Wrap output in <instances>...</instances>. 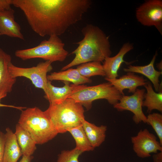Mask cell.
Returning a JSON list of instances; mask_svg holds the SVG:
<instances>
[{"label": "cell", "instance_id": "obj_1", "mask_svg": "<svg viewBox=\"0 0 162 162\" xmlns=\"http://www.w3.org/2000/svg\"><path fill=\"white\" fill-rule=\"evenodd\" d=\"M90 0H12L32 30L40 36H58L80 20L90 8Z\"/></svg>", "mask_w": 162, "mask_h": 162}, {"label": "cell", "instance_id": "obj_2", "mask_svg": "<svg viewBox=\"0 0 162 162\" xmlns=\"http://www.w3.org/2000/svg\"><path fill=\"white\" fill-rule=\"evenodd\" d=\"M83 39L76 43L78 46L72 53L74 58L64 66V70L75 66L93 61L102 62L112 54L109 37L98 26L88 24L82 28Z\"/></svg>", "mask_w": 162, "mask_h": 162}, {"label": "cell", "instance_id": "obj_3", "mask_svg": "<svg viewBox=\"0 0 162 162\" xmlns=\"http://www.w3.org/2000/svg\"><path fill=\"white\" fill-rule=\"evenodd\" d=\"M44 112L58 134L81 125L85 119L83 106L70 98L60 103L50 104Z\"/></svg>", "mask_w": 162, "mask_h": 162}, {"label": "cell", "instance_id": "obj_4", "mask_svg": "<svg viewBox=\"0 0 162 162\" xmlns=\"http://www.w3.org/2000/svg\"><path fill=\"white\" fill-rule=\"evenodd\" d=\"M18 124L31 136L37 144H43L58 134L44 111L37 107L21 111Z\"/></svg>", "mask_w": 162, "mask_h": 162}, {"label": "cell", "instance_id": "obj_5", "mask_svg": "<svg viewBox=\"0 0 162 162\" xmlns=\"http://www.w3.org/2000/svg\"><path fill=\"white\" fill-rule=\"evenodd\" d=\"M72 92L69 98L90 110L92 102L99 99L106 100L110 104L114 105L118 103L122 95L110 82L88 86L84 84H70Z\"/></svg>", "mask_w": 162, "mask_h": 162}, {"label": "cell", "instance_id": "obj_6", "mask_svg": "<svg viewBox=\"0 0 162 162\" xmlns=\"http://www.w3.org/2000/svg\"><path fill=\"white\" fill-rule=\"evenodd\" d=\"M64 44L58 36H50L47 40L42 41L38 46L33 47L16 50L15 56L26 60L34 58H40L52 63L63 62L68 53L64 48Z\"/></svg>", "mask_w": 162, "mask_h": 162}, {"label": "cell", "instance_id": "obj_7", "mask_svg": "<svg viewBox=\"0 0 162 162\" xmlns=\"http://www.w3.org/2000/svg\"><path fill=\"white\" fill-rule=\"evenodd\" d=\"M52 63L50 61H45L39 63L35 66L22 68L15 65L11 62L8 68L13 78L26 77L31 81L35 88L43 89L45 94L46 92L48 81L47 74L53 69Z\"/></svg>", "mask_w": 162, "mask_h": 162}, {"label": "cell", "instance_id": "obj_8", "mask_svg": "<svg viewBox=\"0 0 162 162\" xmlns=\"http://www.w3.org/2000/svg\"><path fill=\"white\" fill-rule=\"evenodd\" d=\"M137 21L142 25L154 26L162 35V1L148 0L137 8L136 11Z\"/></svg>", "mask_w": 162, "mask_h": 162}, {"label": "cell", "instance_id": "obj_9", "mask_svg": "<svg viewBox=\"0 0 162 162\" xmlns=\"http://www.w3.org/2000/svg\"><path fill=\"white\" fill-rule=\"evenodd\" d=\"M145 93V89L137 88L131 95H122L119 102L114 105V107L119 111H131L134 114L133 119L136 124L141 122L147 123V117L142 110Z\"/></svg>", "mask_w": 162, "mask_h": 162}, {"label": "cell", "instance_id": "obj_10", "mask_svg": "<svg viewBox=\"0 0 162 162\" xmlns=\"http://www.w3.org/2000/svg\"><path fill=\"white\" fill-rule=\"evenodd\" d=\"M131 141L134 151L140 158L148 157L152 153L162 151V145L147 129L140 130L136 136L131 137Z\"/></svg>", "mask_w": 162, "mask_h": 162}, {"label": "cell", "instance_id": "obj_11", "mask_svg": "<svg viewBox=\"0 0 162 162\" xmlns=\"http://www.w3.org/2000/svg\"><path fill=\"white\" fill-rule=\"evenodd\" d=\"M134 48L133 45L129 43L124 44L118 53L115 56L106 58L103 65L105 73V79H114L118 76V71L123 62L128 63L124 60V57Z\"/></svg>", "mask_w": 162, "mask_h": 162}, {"label": "cell", "instance_id": "obj_12", "mask_svg": "<svg viewBox=\"0 0 162 162\" xmlns=\"http://www.w3.org/2000/svg\"><path fill=\"white\" fill-rule=\"evenodd\" d=\"M20 25L14 19V10L11 8L0 12V34L24 40Z\"/></svg>", "mask_w": 162, "mask_h": 162}, {"label": "cell", "instance_id": "obj_13", "mask_svg": "<svg viewBox=\"0 0 162 162\" xmlns=\"http://www.w3.org/2000/svg\"><path fill=\"white\" fill-rule=\"evenodd\" d=\"M105 80L113 85L122 95H124L123 91L124 89H128L129 93L133 94L138 87L144 86L147 82V80L144 79L143 76L130 72H127L126 74L119 78Z\"/></svg>", "mask_w": 162, "mask_h": 162}, {"label": "cell", "instance_id": "obj_14", "mask_svg": "<svg viewBox=\"0 0 162 162\" xmlns=\"http://www.w3.org/2000/svg\"><path fill=\"white\" fill-rule=\"evenodd\" d=\"M157 55L156 51L151 62L147 65L142 66L130 65L127 68H124L123 70L125 72L138 73L145 76L153 83L155 90L159 92L162 91V83H160L159 80V78L162 74V71L156 70L154 67Z\"/></svg>", "mask_w": 162, "mask_h": 162}, {"label": "cell", "instance_id": "obj_15", "mask_svg": "<svg viewBox=\"0 0 162 162\" xmlns=\"http://www.w3.org/2000/svg\"><path fill=\"white\" fill-rule=\"evenodd\" d=\"M11 57L0 48V93L4 92L10 93L16 81V78L10 75L8 67L11 62Z\"/></svg>", "mask_w": 162, "mask_h": 162}, {"label": "cell", "instance_id": "obj_16", "mask_svg": "<svg viewBox=\"0 0 162 162\" xmlns=\"http://www.w3.org/2000/svg\"><path fill=\"white\" fill-rule=\"evenodd\" d=\"M3 162H17L22 155L14 133L9 128L6 129Z\"/></svg>", "mask_w": 162, "mask_h": 162}, {"label": "cell", "instance_id": "obj_17", "mask_svg": "<svg viewBox=\"0 0 162 162\" xmlns=\"http://www.w3.org/2000/svg\"><path fill=\"white\" fill-rule=\"evenodd\" d=\"M48 80L61 81L71 82L75 85H83L85 83H90L92 80L89 78L85 77L79 73L76 69L70 68L64 70L54 72L47 75Z\"/></svg>", "mask_w": 162, "mask_h": 162}, {"label": "cell", "instance_id": "obj_18", "mask_svg": "<svg viewBox=\"0 0 162 162\" xmlns=\"http://www.w3.org/2000/svg\"><path fill=\"white\" fill-rule=\"evenodd\" d=\"M64 85L62 87H58L52 85L51 82L48 81L47 90L44 98L50 104H58L68 98L72 92V88L69 82H63Z\"/></svg>", "mask_w": 162, "mask_h": 162}, {"label": "cell", "instance_id": "obj_19", "mask_svg": "<svg viewBox=\"0 0 162 162\" xmlns=\"http://www.w3.org/2000/svg\"><path fill=\"white\" fill-rule=\"evenodd\" d=\"M82 125L92 146L94 148L100 146L104 141L107 127L98 126L84 119Z\"/></svg>", "mask_w": 162, "mask_h": 162}, {"label": "cell", "instance_id": "obj_20", "mask_svg": "<svg viewBox=\"0 0 162 162\" xmlns=\"http://www.w3.org/2000/svg\"><path fill=\"white\" fill-rule=\"evenodd\" d=\"M14 133L22 155H32L37 149V144L30 134L18 123Z\"/></svg>", "mask_w": 162, "mask_h": 162}, {"label": "cell", "instance_id": "obj_21", "mask_svg": "<svg viewBox=\"0 0 162 162\" xmlns=\"http://www.w3.org/2000/svg\"><path fill=\"white\" fill-rule=\"evenodd\" d=\"M147 92L145 93L142 106L147 108V111L150 113L154 110L162 112V91L156 93L153 90L152 85L149 81H147L144 86Z\"/></svg>", "mask_w": 162, "mask_h": 162}, {"label": "cell", "instance_id": "obj_22", "mask_svg": "<svg viewBox=\"0 0 162 162\" xmlns=\"http://www.w3.org/2000/svg\"><path fill=\"white\" fill-rule=\"evenodd\" d=\"M68 132L71 134L75 140V148L83 152L94 150V148L88 139L82 124L70 129Z\"/></svg>", "mask_w": 162, "mask_h": 162}, {"label": "cell", "instance_id": "obj_23", "mask_svg": "<svg viewBox=\"0 0 162 162\" xmlns=\"http://www.w3.org/2000/svg\"><path fill=\"white\" fill-rule=\"evenodd\" d=\"M76 69L81 75L87 78L95 76H106L103 65L99 61H93L80 64Z\"/></svg>", "mask_w": 162, "mask_h": 162}, {"label": "cell", "instance_id": "obj_24", "mask_svg": "<svg viewBox=\"0 0 162 162\" xmlns=\"http://www.w3.org/2000/svg\"><path fill=\"white\" fill-rule=\"evenodd\" d=\"M147 123L150 125L157 134L162 145V115L158 113L149 114L147 117Z\"/></svg>", "mask_w": 162, "mask_h": 162}, {"label": "cell", "instance_id": "obj_25", "mask_svg": "<svg viewBox=\"0 0 162 162\" xmlns=\"http://www.w3.org/2000/svg\"><path fill=\"white\" fill-rule=\"evenodd\" d=\"M82 153L75 148L70 150L62 151L56 162H79V157Z\"/></svg>", "mask_w": 162, "mask_h": 162}, {"label": "cell", "instance_id": "obj_26", "mask_svg": "<svg viewBox=\"0 0 162 162\" xmlns=\"http://www.w3.org/2000/svg\"><path fill=\"white\" fill-rule=\"evenodd\" d=\"M5 140V134L0 131V162H3Z\"/></svg>", "mask_w": 162, "mask_h": 162}, {"label": "cell", "instance_id": "obj_27", "mask_svg": "<svg viewBox=\"0 0 162 162\" xmlns=\"http://www.w3.org/2000/svg\"><path fill=\"white\" fill-rule=\"evenodd\" d=\"M7 94L4 92H2L0 93V107H4L13 108L20 110L21 111L26 108V107L16 106L12 105L3 104L1 103V102L2 99L5 97L7 96Z\"/></svg>", "mask_w": 162, "mask_h": 162}, {"label": "cell", "instance_id": "obj_28", "mask_svg": "<svg viewBox=\"0 0 162 162\" xmlns=\"http://www.w3.org/2000/svg\"><path fill=\"white\" fill-rule=\"evenodd\" d=\"M12 4V0H0V12L8 10Z\"/></svg>", "mask_w": 162, "mask_h": 162}, {"label": "cell", "instance_id": "obj_29", "mask_svg": "<svg viewBox=\"0 0 162 162\" xmlns=\"http://www.w3.org/2000/svg\"><path fill=\"white\" fill-rule=\"evenodd\" d=\"M153 157L154 162H162V151L155 154Z\"/></svg>", "mask_w": 162, "mask_h": 162}, {"label": "cell", "instance_id": "obj_30", "mask_svg": "<svg viewBox=\"0 0 162 162\" xmlns=\"http://www.w3.org/2000/svg\"><path fill=\"white\" fill-rule=\"evenodd\" d=\"M33 158L34 157L32 155H23L21 160L19 162H31Z\"/></svg>", "mask_w": 162, "mask_h": 162}, {"label": "cell", "instance_id": "obj_31", "mask_svg": "<svg viewBox=\"0 0 162 162\" xmlns=\"http://www.w3.org/2000/svg\"><path fill=\"white\" fill-rule=\"evenodd\" d=\"M157 67L160 70H162V61L158 63L157 65Z\"/></svg>", "mask_w": 162, "mask_h": 162}, {"label": "cell", "instance_id": "obj_32", "mask_svg": "<svg viewBox=\"0 0 162 162\" xmlns=\"http://www.w3.org/2000/svg\"><path fill=\"white\" fill-rule=\"evenodd\" d=\"M1 35H1V34H0V36Z\"/></svg>", "mask_w": 162, "mask_h": 162}]
</instances>
